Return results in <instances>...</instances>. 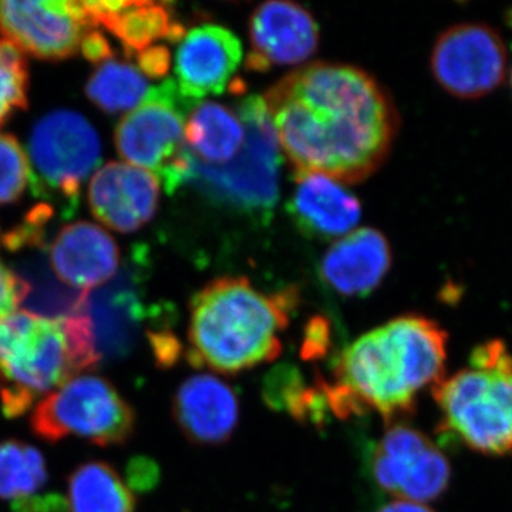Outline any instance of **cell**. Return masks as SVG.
<instances>
[{"mask_svg":"<svg viewBox=\"0 0 512 512\" xmlns=\"http://www.w3.org/2000/svg\"><path fill=\"white\" fill-rule=\"evenodd\" d=\"M279 147L296 174L359 183L386 160L399 117L389 94L359 67L315 62L262 96Z\"/></svg>","mask_w":512,"mask_h":512,"instance_id":"cell-1","label":"cell"},{"mask_svg":"<svg viewBox=\"0 0 512 512\" xmlns=\"http://www.w3.org/2000/svg\"><path fill=\"white\" fill-rule=\"evenodd\" d=\"M448 336L420 315L400 316L345 349L336 365L342 384L365 410L397 423L416 410L417 393L444 379Z\"/></svg>","mask_w":512,"mask_h":512,"instance_id":"cell-2","label":"cell"},{"mask_svg":"<svg viewBox=\"0 0 512 512\" xmlns=\"http://www.w3.org/2000/svg\"><path fill=\"white\" fill-rule=\"evenodd\" d=\"M295 305V292L268 295L241 276L215 279L192 298L188 359L222 375L274 362Z\"/></svg>","mask_w":512,"mask_h":512,"instance_id":"cell-3","label":"cell"},{"mask_svg":"<svg viewBox=\"0 0 512 512\" xmlns=\"http://www.w3.org/2000/svg\"><path fill=\"white\" fill-rule=\"evenodd\" d=\"M84 312L64 319L15 312L0 323V407L22 416L72 377L100 363Z\"/></svg>","mask_w":512,"mask_h":512,"instance_id":"cell-4","label":"cell"},{"mask_svg":"<svg viewBox=\"0 0 512 512\" xmlns=\"http://www.w3.org/2000/svg\"><path fill=\"white\" fill-rule=\"evenodd\" d=\"M237 110L245 126V140L228 163H201L185 148L183 156L160 175L165 191L175 194L192 187L242 214L265 220L278 201L281 147L259 96L239 101Z\"/></svg>","mask_w":512,"mask_h":512,"instance_id":"cell-5","label":"cell"},{"mask_svg":"<svg viewBox=\"0 0 512 512\" xmlns=\"http://www.w3.org/2000/svg\"><path fill=\"white\" fill-rule=\"evenodd\" d=\"M431 389L447 433L484 456L512 453V353L503 340L478 345L470 367Z\"/></svg>","mask_w":512,"mask_h":512,"instance_id":"cell-6","label":"cell"},{"mask_svg":"<svg viewBox=\"0 0 512 512\" xmlns=\"http://www.w3.org/2000/svg\"><path fill=\"white\" fill-rule=\"evenodd\" d=\"M136 413L104 377L77 375L33 407L30 427L39 439L57 443L77 437L107 447L130 439Z\"/></svg>","mask_w":512,"mask_h":512,"instance_id":"cell-7","label":"cell"},{"mask_svg":"<svg viewBox=\"0 0 512 512\" xmlns=\"http://www.w3.org/2000/svg\"><path fill=\"white\" fill-rule=\"evenodd\" d=\"M33 194L63 202L72 215L82 185L100 164L99 134L76 111L57 110L37 121L29 141Z\"/></svg>","mask_w":512,"mask_h":512,"instance_id":"cell-8","label":"cell"},{"mask_svg":"<svg viewBox=\"0 0 512 512\" xmlns=\"http://www.w3.org/2000/svg\"><path fill=\"white\" fill-rule=\"evenodd\" d=\"M192 106L173 79L151 87L140 106L116 128L120 156L136 167L156 171L157 177L163 174L187 148L185 121Z\"/></svg>","mask_w":512,"mask_h":512,"instance_id":"cell-9","label":"cell"},{"mask_svg":"<svg viewBox=\"0 0 512 512\" xmlns=\"http://www.w3.org/2000/svg\"><path fill=\"white\" fill-rule=\"evenodd\" d=\"M507 47L493 26L460 23L441 33L431 53L436 82L458 99L493 93L507 74Z\"/></svg>","mask_w":512,"mask_h":512,"instance_id":"cell-10","label":"cell"},{"mask_svg":"<svg viewBox=\"0 0 512 512\" xmlns=\"http://www.w3.org/2000/svg\"><path fill=\"white\" fill-rule=\"evenodd\" d=\"M370 467L377 487L413 503L437 500L451 481L443 451L426 434L399 421L377 443Z\"/></svg>","mask_w":512,"mask_h":512,"instance_id":"cell-11","label":"cell"},{"mask_svg":"<svg viewBox=\"0 0 512 512\" xmlns=\"http://www.w3.org/2000/svg\"><path fill=\"white\" fill-rule=\"evenodd\" d=\"M147 249L137 245L124 259L114 278L87 292L84 312L92 325L97 355H123L133 346L147 318L143 285L147 274Z\"/></svg>","mask_w":512,"mask_h":512,"instance_id":"cell-12","label":"cell"},{"mask_svg":"<svg viewBox=\"0 0 512 512\" xmlns=\"http://www.w3.org/2000/svg\"><path fill=\"white\" fill-rule=\"evenodd\" d=\"M89 30L93 28L82 2H0V32L20 52L39 59L76 55Z\"/></svg>","mask_w":512,"mask_h":512,"instance_id":"cell-13","label":"cell"},{"mask_svg":"<svg viewBox=\"0 0 512 512\" xmlns=\"http://www.w3.org/2000/svg\"><path fill=\"white\" fill-rule=\"evenodd\" d=\"M249 42L247 69L254 72L302 63L318 49V22L299 3L269 0L252 13Z\"/></svg>","mask_w":512,"mask_h":512,"instance_id":"cell-14","label":"cell"},{"mask_svg":"<svg viewBox=\"0 0 512 512\" xmlns=\"http://www.w3.org/2000/svg\"><path fill=\"white\" fill-rule=\"evenodd\" d=\"M242 60L241 40L225 26L205 23L185 33L175 56L177 86L192 101L221 94Z\"/></svg>","mask_w":512,"mask_h":512,"instance_id":"cell-15","label":"cell"},{"mask_svg":"<svg viewBox=\"0 0 512 512\" xmlns=\"http://www.w3.org/2000/svg\"><path fill=\"white\" fill-rule=\"evenodd\" d=\"M160 200L157 175L144 168L109 163L100 168L89 188L94 217L119 232H134L156 214Z\"/></svg>","mask_w":512,"mask_h":512,"instance_id":"cell-16","label":"cell"},{"mask_svg":"<svg viewBox=\"0 0 512 512\" xmlns=\"http://www.w3.org/2000/svg\"><path fill=\"white\" fill-rule=\"evenodd\" d=\"M173 416L191 443L218 446L227 443L237 430L238 397L218 377L192 376L175 393Z\"/></svg>","mask_w":512,"mask_h":512,"instance_id":"cell-17","label":"cell"},{"mask_svg":"<svg viewBox=\"0 0 512 512\" xmlns=\"http://www.w3.org/2000/svg\"><path fill=\"white\" fill-rule=\"evenodd\" d=\"M392 266V248L382 232L359 228L339 238L320 264V276L336 293L366 296L382 284Z\"/></svg>","mask_w":512,"mask_h":512,"instance_id":"cell-18","label":"cell"},{"mask_svg":"<svg viewBox=\"0 0 512 512\" xmlns=\"http://www.w3.org/2000/svg\"><path fill=\"white\" fill-rule=\"evenodd\" d=\"M50 265L57 278L77 291H92L110 281L120 268L114 239L90 222L67 225L50 247Z\"/></svg>","mask_w":512,"mask_h":512,"instance_id":"cell-19","label":"cell"},{"mask_svg":"<svg viewBox=\"0 0 512 512\" xmlns=\"http://www.w3.org/2000/svg\"><path fill=\"white\" fill-rule=\"evenodd\" d=\"M296 227L308 237L339 239L355 231L362 208L342 183L318 173L296 174L288 205Z\"/></svg>","mask_w":512,"mask_h":512,"instance_id":"cell-20","label":"cell"},{"mask_svg":"<svg viewBox=\"0 0 512 512\" xmlns=\"http://www.w3.org/2000/svg\"><path fill=\"white\" fill-rule=\"evenodd\" d=\"M92 28L104 26L119 37L127 55H138L160 39L178 42L185 33L170 5L157 2H82Z\"/></svg>","mask_w":512,"mask_h":512,"instance_id":"cell-21","label":"cell"},{"mask_svg":"<svg viewBox=\"0 0 512 512\" xmlns=\"http://www.w3.org/2000/svg\"><path fill=\"white\" fill-rule=\"evenodd\" d=\"M188 151L205 164L221 165L237 156L245 140V126L237 107L217 101L194 104L185 121Z\"/></svg>","mask_w":512,"mask_h":512,"instance_id":"cell-22","label":"cell"},{"mask_svg":"<svg viewBox=\"0 0 512 512\" xmlns=\"http://www.w3.org/2000/svg\"><path fill=\"white\" fill-rule=\"evenodd\" d=\"M15 274L23 285L22 305L35 315L64 319L82 311L89 291H77L63 284L53 271L45 248L22 259Z\"/></svg>","mask_w":512,"mask_h":512,"instance_id":"cell-23","label":"cell"},{"mask_svg":"<svg viewBox=\"0 0 512 512\" xmlns=\"http://www.w3.org/2000/svg\"><path fill=\"white\" fill-rule=\"evenodd\" d=\"M136 497L113 467L89 461L69 478L66 512H134Z\"/></svg>","mask_w":512,"mask_h":512,"instance_id":"cell-24","label":"cell"},{"mask_svg":"<svg viewBox=\"0 0 512 512\" xmlns=\"http://www.w3.org/2000/svg\"><path fill=\"white\" fill-rule=\"evenodd\" d=\"M148 92L150 86L140 70L114 59L101 64L86 86L89 99L109 114L136 109Z\"/></svg>","mask_w":512,"mask_h":512,"instance_id":"cell-25","label":"cell"},{"mask_svg":"<svg viewBox=\"0 0 512 512\" xmlns=\"http://www.w3.org/2000/svg\"><path fill=\"white\" fill-rule=\"evenodd\" d=\"M47 480L45 458L37 448L9 440L0 443V498L12 503L35 497Z\"/></svg>","mask_w":512,"mask_h":512,"instance_id":"cell-26","label":"cell"},{"mask_svg":"<svg viewBox=\"0 0 512 512\" xmlns=\"http://www.w3.org/2000/svg\"><path fill=\"white\" fill-rule=\"evenodd\" d=\"M312 387L303 380L298 367L291 363L275 366L262 382V399L269 409L288 413L292 419L305 423Z\"/></svg>","mask_w":512,"mask_h":512,"instance_id":"cell-27","label":"cell"},{"mask_svg":"<svg viewBox=\"0 0 512 512\" xmlns=\"http://www.w3.org/2000/svg\"><path fill=\"white\" fill-rule=\"evenodd\" d=\"M29 70L25 55L0 39V127L15 114L28 109Z\"/></svg>","mask_w":512,"mask_h":512,"instance_id":"cell-28","label":"cell"},{"mask_svg":"<svg viewBox=\"0 0 512 512\" xmlns=\"http://www.w3.org/2000/svg\"><path fill=\"white\" fill-rule=\"evenodd\" d=\"M30 180V164L15 137L0 134V205L22 197Z\"/></svg>","mask_w":512,"mask_h":512,"instance_id":"cell-29","label":"cell"},{"mask_svg":"<svg viewBox=\"0 0 512 512\" xmlns=\"http://www.w3.org/2000/svg\"><path fill=\"white\" fill-rule=\"evenodd\" d=\"M330 340H332V332H330L328 319L315 316L309 320L305 328V335H303L302 359L306 362L323 359L330 350Z\"/></svg>","mask_w":512,"mask_h":512,"instance_id":"cell-30","label":"cell"},{"mask_svg":"<svg viewBox=\"0 0 512 512\" xmlns=\"http://www.w3.org/2000/svg\"><path fill=\"white\" fill-rule=\"evenodd\" d=\"M23 285L18 275L0 262V323L22 305Z\"/></svg>","mask_w":512,"mask_h":512,"instance_id":"cell-31","label":"cell"},{"mask_svg":"<svg viewBox=\"0 0 512 512\" xmlns=\"http://www.w3.org/2000/svg\"><path fill=\"white\" fill-rule=\"evenodd\" d=\"M138 67L150 79H161L167 74L171 66L170 49L165 46L154 45L137 55Z\"/></svg>","mask_w":512,"mask_h":512,"instance_id":"cell-32","label":"cell"},{"mask_svg":"<svg viewBox=\"0 0 512 512\" xmlns=\"http://www.w3.org/2000/svg\"><path fill=\"white\" fill-rule=\"evenodd\" d=\"M160 478V470L150 458H134L128 467V483L136 491H147L156 487Z\"/></svg>","mask_w":512,"mask_h":512,"instance_id":"cell-33","label":"cell"},{"mask_svg":"<svg viewBox=\"0 0 512 512\" xmlns=\"http://www.w3.org/2000/svg\"><path fill=\"white\" fill-rule=\"evenodd\" d=\"M13 512H66V498L57 494H37L28 500L12 503Z\"/></svg>","mask_w":512,"mask_h":512,"instance_id":"cell-34","label":"cell"},{"mask_svg":"<svg viewBox=\"0 0 512 512\" xmlns=\"http://www.w3.org/2000/svg\"><path fill=\"white\" fill-rule=\"evenodd\" d=\"M80 50H82L83 56L92 63H104L113 59V50H111L106 37L94 29L89 30L83 36Z\"/></svg>","mask_w":512,"mask_h":512,"instance_id":"cell-35","label":"cell"},{"mask_svg":"<svg viewBox=\"0 0 512 512\" xmlns=\"http://www.w3.org/2000/svg\"><path fill=\"white\" fill-rule=\"evenodd\" d=\"M377 512H434L426 504L413 503V501L397 500L383 505Z\"/></svg>","mask_w":512,"mask_h":512,"instance_id":"cell-36","label":"cell"},{"mask_svg":"<svg viewBox=\"0 0 512 512\" xmlns=\"http://www.w3.org/2000/svg\"><path fill=\"white\" fill-rule=\"evenodd\" d=\"M511 86H512V72H511Z\"/></svg>","mask_w":512,"mask_h":512,"instance_id":"cell-37","label":"cell"}]
</instances>
